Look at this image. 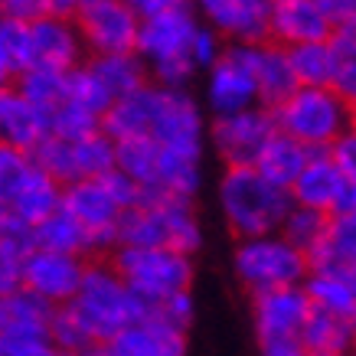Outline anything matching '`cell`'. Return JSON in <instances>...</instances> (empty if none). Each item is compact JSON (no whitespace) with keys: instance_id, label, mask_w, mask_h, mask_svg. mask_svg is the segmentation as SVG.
Listing matches in <instances>:
<instances>
[{"instance_id":"51","label":"cell","mask_w":356,"mask_h":356,"mask_svg":"<svg viewBox=\"0 0 356 356\" xmlns=\"http://www.w3.org/2000/svg\"><path fill=\"white\" fill-rule=\"evenodd\" d=\"M311 356H340V353H311Z\"/></svg>"},{"instance_id":"16","label":"cell","mask_w":356,"mask_h":356,"mask_svg":"<svg viewBox=\"0 0 356 356\" xmlns=\"http://www.w3.org/2000/svg\"><path fill=\"white\" fill-rule=\"evenodd\" d=\"M353 184H346L340 170L334 167V161L327 157V151H311L304 170L298 173V180L291 184V203L324 213V216H340L346 200H350Z\"/></svg>"},{"instance_id":"39","label":"cell","mask_w":356,"mask_h":356,"mask_svg":"<svg viewBox=\"0 0 356 356\" xmlns=\"http://www.w3.org/2000/svg\"><path fill=\"white\" fill-rule=\"evenodd\" d=\"M327 157L334 161V167L340 170V177H343L346 184L356 186V134H350V131H346L343 138H337L334 144H330Z\"/></svg>"},{"instance_id":"9","label":"cell","mask_w":356,"mask_h":356,"mask_svg":"<svg viewBox=\"0 0 356 356\" xmlns=\"http://www.w3.org/2000/svg\"><path fill=\"white\" fill-rule=\"evenodd\" d=\"M72 23L92 56H128L138 46L140 17L128 0H82Z\"/></svg>"},{"instance_id":"37","label":"cell","mask_w":356,"mask_h":356,"mask_svg":"<svg viewBox=\"0 0 356 356\" xmlns=\"http://www.w3.org/2000/svg\"><path fill=\"white\" fill-rule=\"evenodd\" d=\"M49 346H53L56 353H92V350H98L92 343V337L86 334V327L79 324V317L69 311V304L53 307V317H49Z\"/></svg>"},{"instance_id":"53","label":"cell","mask_w":356,"mask_h":356,"mask_svg":"<svg viewBox=\"0 0 356 356\" xmlns=\"http://www.w3.org/2000/svg\"><path fill=\"white\" fill-rule=\"evenodd\" d=\"M88 356H102V353H98V350H92V353H88Z\"/></svg>"},{"instance_id":"33","label":"cell","mask_w":356,"mask_h":356,"mask_svg":"<svg viewBox=\"0 0 356 356\" xmlns=\"http://www.w3.org/2000/svg\"><path fill=\"white\" fill-rule=\"evenodd\" d=\"M327 46H330V86L327 88H334L346 108L356 111V43L334 33Z\"/></svg>"},{"instance_id":"5","label":"cell","mask_w":356,"mask_h":356,"mask_svg":"<svg viewBox=\"0 0 356 356\" xmlns=\"http://www.w3.org/2000/svg\"><path fill=\"white\" fill-rule=\"evenodd\" d=\"M69 311L86 327L92 343L105 346L128 324L140 321L147 314V307L128 291V284L115 275L108 261H88L76 298L69 301Z\"/></svg>"},{"instance_id":"4","label":"cell","mask_w":356,"mask_h":356,"mask_svg":"<svg viewBox=\"0 0 356 356\" xmlns=\"http://www.w3.org/2000/svg\"><path fill=\"white\" fill-rule=\"evenodd\" d=\"M203 23L196 20L193 7L173 13H161L151 20H140L138 30V46L134 53L144 65H147V79H154L151 86L161 88H184L193 79V40Z\"/></svg>"},{"instance_id":"13","label":"cell","mask_w":356,"mask_h":356,"mask_svg":"<svg viewBox=\"0 0 356 356\" xmlns=\"http://www.w3.org/2000/svg\"><path fill=\"white\" fill-rule=\"evenodd\" d=\"M271 134H275V121H271V111L265 108L226 115V118H216L209 128L213 151L219 154V161L226 167H255Z\"/></svg>"},{"instance_id":"3","label":"cell","mask_w":356,"mask_h":356,"mask_svg":"<svg viewBox=\"0 0 356 356\" xmlns=\"http://www.w3.org/2000/svg\"><path fill=\"white\" fill-rule=\"evenodd\" d=\"M291 206V193L271 186L265 177L255 173V167H226L219 180V209L238 242L278 236Z\"/></svg>"},{"instance_id":"34","label":"cell","mask_w":356,"mask_h":356,"mask_svg":"<svg viewBox=\"0 0 356 356\" xmlns=\"http://www.w3.org/2000/svg\"><path fill=\"white\" fill-rule=\"evenodd\" d=\"M36 173H40V167L33 161V154L0 144V206L7 209V206L33 184Z\"/></svg>"},{"instance_id":"10","label":"cell","mask_w":356,"mask_h":356,"mask_svg":"<svg viewBox=\"0 0 356 356\" xmlns=\"http://www.w3.org/2000/svg\"><path fill=\"white\" fill-rule=\"evenodd\" d=\"M59 209L69 213L79 226L86 229V236L92 238L95 255L111 252L115 248V232H118V219H121V203L111 196V190L105 186V180H79V184L63 186V200Z\"/></svg>"},{"instance_id":"32","label":"cell","mask_w":356,"mask_h":356,"mask_svg":"<svg viewBox=\"0 0 356 356\" xmlns=\"http://www.w3.org/2000/svg\"><path fill=\"white\" fill-rule=\"evenodd\" d=\"M65 76H69V72L26 69V72L13 82V88H17V92L30 102V105H36L43 115H49L56 105H63V102H65Z\"/></svg>"},{"instance_id":"20","label":"cell","mask_w":356,"mask_h":356,"mask_svg":"<svg viewBox=\"0 0 356 356\" xmlns=\"http://www.w3.org/2000/svg\"><path fill=\"white\" fill-rule=\"evenodd\" d=\"M46 134L49 124L43 111L30 105L13 86H0V144L33 154Z\"/></svg>"},{"instance_id":"50","label":"cell","mask_w":356,"mask_h":356,"mask_svg":"<svg viewBox=\"0 0 356 356\" xmlns=\"http://www.w3.org/2000/svg\"><path fill=\"white\" fill-rule=\"evenodd\" d=\"M350 327H353V353H356V317L350 321Z\"/></svg>"},{"instance_id":"52","label":"cell","mask_w":356,"mask_h":356,"mask_svg":"<svg viewBox=\"0 0 356 356\" xmlns=\"http://www.w3.org/2000/svg\"><path fill=\"white\" fill-rule=\"evenodd\" d=\"M0 356H7V350H3V340H0Z\"/></svg>"},{"instance_id":"22","label":"cell","mask_w":356,"mask_h":356,"mask_svg":"<svg viewBox=\"0 0 356 356\" xmlns=\"http://www.w3.org/2000/svg\"><path fill=\"white\" fill-rule=\"evenodd\" d=\"M209 26L229 43L259 46L268 40L271 30V0H229Z\"/></svg>"},{"instance_id":"35","label":"cell","mask_w":356,"mask_h":356,"mask_svg":"<svg viewBox=\"0 0 356 356\" xmlns=\"http://www.w3.org/2000/svg\"><path fill=\"white\" fill-rule=\"evenodd\" d=\"M327 222H330V216H324V213H314V209H304V206H291V213L284 216L278 236L288 245L298 248V252L311 255L314 248L321 245V238H324Z\"/></svg>"},{"instance_id":"14","label":"cell","mask_w":356,"mask_h":356,"mask_svg":"<svg viewBox=\"0 0 356 356\" xmlns=\"http://www.w3.org/2000/svg\"><path fill=\"white\" fill-rule=\"evenodd\" d=\"M86 265L88 261L76 259V255H59V252L33 248L30 255L23 259L20 288L36 294L49 307H63V304H69L76 298L82 275H86Z\"/></svg>"},{"instance_id":"28","label":"cell","mask_w":356,"mask_h":356,"mask_svg":"<svg viewBox=\"0 0 356 356\" xmlns=\"http://www.w3.org/2000/svg\"><path fill=\"white\" fill-rule=\"evenodd\" d=\"M301 343L307 353H340V356H353V327L343 317L334 314L314 311L301 330Z\"/></svg>"},{"instance_id":"24","label":"cell","mask_w":356,"mask_h":356,"mask_svg":"<svg viewBox=\"0 0 356 356\" xmlns=\"http://www.w3.org/2000/svg\"><path fill=\"white\" fill-rule=\"evenodd\" d=\"M311 151L301 147L298 140H291L288 134H271L268 144L261 147L259 161H255V173L265 177L271 186H278V190H291V184L298 180V173L304 170V163H307Z\"/></svg>"},{"instance_id":"44","label":"cell","mask_w":356,"mask_h":356,"mask_svg":"<svg viewBox=\"0 0 356 356\" xmlns=\"http://www.w3.org/2000/svg\"><path fill=\"white\" fill-rule=\"evenodd\" d=\"M226 3H229V0H196V7L206 13V20H213V17H216V13L222 10Z\"/></svg>"},{"instance_id":"26","label":"cell","mask_w":356,"mask_h":356,"mask_svg":"<svg viewBox=\"0 0 356 356\" xmlns=\"http://www.w3.org/2000/svg\"><path fill=\"white\" fill-rule=\"evenodd\" d=\"M33 248L59 252V255H76V259L95 255L92 238L86 236V229L79 226L69 213H63V209H56L53 216H46L40 226H33Z\"/></svg>"},{"instance_id":"29","label":"cell","mask_w":356,"mask_h":356,"mask_svg":"<svg viewBox=\"0 0 356 356\" xmlns=\"http://www.w3.org/2000/svg\"><path fill=\"white\" fill-rule=\"evenodd\" d=\"M69 157H72V184L98 180L115 170V140L105 131H95L88 138L69 140Z\"/></svg>"},{"instance_id":"48","label":"cell","mask_w":356,"mask_h":356,"mask_svg":"<svg viewBox=\"0 0 356 356\" xmlns=\"http://www.w3.org/2000/svg\"><path fill=\"white\" fill-rule=\"evenodd\" d=\"M350 134H356V111L350 115Z\"/></svg>"},{"instance_id":"38","label":"cell","mask_w":356,"mask_h":356,"mask_svg":"<svg viewBox=\"0 0 356 356\" xmlns=\"http://www.w3.org/2000/svg\"><path fill=\"white\" fill-rule=\"evenodd\" d=\"M151 314H157L161 321H167L170 327H177V330H190V324H193L196 317V304H193V294H177V298H170V301H163L161 307H154Z\"/></svg>"},{"instance_id":"18","label":"cell","mask_w":356,"mask_h":356,"mask_svg":"<svg viewBox=\"0 0 356 356\" xmlns=\"http://www.w3.org/2000/svg\"><path fill=\"white\" fill-rule=\"evenodd\" d=\"M102 356H186V330H177L157 314H144L140 321L128 324L115 334L105 346H98Z\"/></svg>"},{"instance_id":"45","label":"cell","mask_w":356,"mask_h":356,"mask_svg":"<svg viewBox=\"0 0 356 356\" xmlns=\"http://www.w3.org/2000/svg\"><path fill=\"white\" fill-rule=\"evenodd\" d=\"M334 33H340V36H346V40H353L356 43V17H350V20H346L343 26H337Z\"/></svg>"},{"instance_id":"27","label":"cell","mask_w":356,"mask_h":356,"mask_svg":"<svg viewBox=\"0 0 356 356\" xmlns=\"http://www.w3.org/2000/svg\"><path fill=\"white\" fill-rule=\"evenodd\" d=\"M157 154H161V147L147 138L115 140V170L124 173L140 190V196H151L154 173H157Z\"/></svg>"},{"instance_id":"42","label":"cell","mask_w":356,"mask_h":356,"mask_svg":"<svg viewBox=\"0 0 356 356\" xmlns=\"http://www.w3.org/2000/svg\"><path fill=\"white\" fill-rule=\"evenodd\" d=\"M79 3H82V0H33L36 17H65V20H72V13L79 10Z\"/></svg>"},{"instance_id":"2","label":"cell","mask_w":356,"mask_h":356,"mask_svg":"<svg viewBox=\"0 0 356 356\" xmlns=\"http://www.w3.org/2000/svg\"><path fill=\"white\" fill-rule=\"evenodd\" d=\"M170 248L193 259L203 245V229L193 200L177 196H140L138 206L124 209L115 232V248Z\"/></svg>"},{"instance_id":"30","label":"cell","mask_w":356,"mask_h":356,"mask_svg":"<svg viewBox=\"0 0 356 356\" xmlns=\"http://www.w3.org/2000/svg\"><path fill=\"white\" fill-rule=\"evenodd\" d=\"M30 69V23L0 17V86H13Z\"/></svg>"},{"instance_id":"36","label":"cell","mask_w":356,"mask_h":356,"mask_svg":"<svg viewBox=\"0 0 356 356\" xmlns=\"http://www.w3.org/2000/svg\"><path fill=\"white\" fill-rule=\"evenodd\" d=\"M46 124H49L53 138H63V140H79V138H88V134L102 131V118L92 115L88 108H82V105H76L72 98H65L63 105H56L46 115Z\"/></svg>"},{"instance_id":"43","label":"cell","mask_w":356,"mask_h":356,"mask_svg":"<svg viewBox=\"0 0 356 356\" xmlns=\"http://www.w3.org/2000/svg\"><path fill=\"white\" fill-rule=\"evenodd\" d=\"M259 350L261 356H311L301 340H268V343H259Z\"/></svg>"},{"instance_id":"7","label":"cell","mask_w":356,"mask_h":356,"mask_svg":"<svg viewBox=\"0 0 356 356\" xmlns=\"http://www.w3.org/2000/svg\"><path fill=\"white\" fill-rule=\"evenodd\" d=\"M350 115L334 88H294L271 111V121L278 134H288L307 151H330V144L350 131Z\"/></svg>"},{"instance_id":"23","label":"cell","mask_w":356,"mask_h":356,"mask_svg":"<svg viewBox=\"0 0 356 356\" xmlns=\"http://www.w3.org/2000/svg\"><path fill=\"white\" fill-rule=\"evenodd\" d=\"M88 72L98 79V86L105 88V95L111 98V105L121 102V98L134 95L138 88H144L151 79H147V65L138 59V53L128 56H92L86 59Z\"/></svg>"},{"instance_id":"21","label":"cell","mask_w":356,"mask_h":356,"mask_svg":"<svg viewBox=\"0 0 356 356\" xmlns=\"http://www.w3.org/2000/svg\"><path fill=\"white\" fill-rule=\"evenodd\" d=\"M252 76L259 88V108L265 111H275L298 88L291 63H288V49L271 40L252 46Z\"/></svg>"},{"instance_id":"40","label":"cell","mask_w":356,"mask_h":356,"mask_svg":"<svg viewBox=\"0 0 356 356\" xmlns=\"http://www.w3.org/2000/svg\"><path fill=\"white\" fill-rule=\"evenodd\" d=\"M222 36H219L213 26H200V33H196V40H193V65L196 69H209V65L216 63L219 56H222Z\"/></svg>"},{"instance_id":"25","label":"cell","mask_w":356,"mask_h":356,"mask_svg":"<svg viewBox=\"0 0 356 356\" xmlns=\"http://www.w3.org/2000/svg\"><path fill=\"white\" fill-rule=\"evenodd\" d=\"M301 288L314 311L334 314L343 321L356 317V284L340 271H311Z\"/></svg>"},{"instance_id":"17","label":"cell","mask_w":356,"mask_h":356,"mask_svg":"<svg viewBox=\"0 0 356 356\" xmlns=\"http://www.w3.org/2000/svg\"><path fill=\"white\" fill-rule=\"evenodd\" d=\"M86 46L76 23L65 17H36L30 20V69H49V72H72L82 65Z\"/></svg>"},{"instance_id":"31","label":"cell","mask_w":356,"mask_h":356,"mask_svg":"<svg viewBox=\"0 0 356 356\" xmlns=\"http://www.w3.org/2000/svg\"><path fill=\"white\" fill-rule=\"evenodd\" d=\"M294 82L298 88H327L330 86V46L327 43H301L288 49Z\"/></svg>"},{"instance_id":"49","label":"cell","mask_w":356,"mask_h":356,"mask_svg":"<svg viewBox=\"0 0 356 356\" xmlns=\"http://www.w3.org/2000/svg\"><path fill=\"white\" fill-rule=\"evenodd\" d=\"M36 356H63V353H56L53 346H49V350H43V353H36Z\"/></svg>"},{"instance_id":"46","label":"cell","mask_w":356,"mask_h":356,"mask_svg":"<svg viewBox=\"0 0 356 356\" xmlns=\"http://www.w3.org/2000/svg\"><path fill=\"white\" fill-rule=\"evenodd\" d=\"M340 216H350L356 222V186H353V193H350V200H346V209L340 213Z\"/></svg>"},{"instance_id":"6","label":"cell","mask_w":356,"mask_h":356,"mask_svg":"<svg viewBox=\"0 0 356 356\" xmlns=\"http://www.w3.org/2000/svg\"><path fill=\"white\" fill-rule=\"evenodd\" d=\"M108 265L115 268L128 291L147 311L161 307L177 294H186L193 284V259H186L170 248H111Z\"/></svg>"},{"instance_id":"12","label":"cell","mask_w":356,"mask_h":356,"mask_svg":"<svg viewBox=\"0 0 356 356\" xmlns=\"http://www.w3.org/2000/svg\"><path fill=\"white\" fill-rule=\"evenodd\" d=\"M49 317L53 307L23 288L0 294V340L7 356H36L49 350Z\"/></svg>"},{"instance_id":"11","label":"cell","mask_w":356,"mask_h":356,"mask_svg":"<svg viewBox=\"0 0 356 356\" xmlns=\"http://www.w3.org/2000/svg\"><path fill=\"white\" fill-rule=\"evenodd\" d=\"M206 72H209L206 98H209V108L216 111V118L259 108V88L252 76V46L229 43Z\"/></svg>"},{"instance_id":"15","label":"cell","mask_w":356,"mask_h":356,"mask_svg":"<svg viewBox=\"0 0 356 356\" xmlns=\"http://www.w3.org/2000/svg\"><path fill=\"white\" fill-rule=\"evenodd\" d=\"M311 317V301L304 288H278V291L252 294V321L259 343L268 340H301V330Z\"/></svg>"},{"instance_id":"1","label":"cell","mask_w":356,"mask_h":356,"mask_svg":"<svg viewBox=\"0 0 356 356\" xmlns=\"http://www.w3.org/2000/svg\"><path fill=\"white\" fill-rule=\"evenodd\" d=\"M102 131L111 140L147 138L161 151L203 157V111L186 88H161L147 82L102 115Z\"/></svg>"},{"instance_id":"47","label":"cell","mask_w":356,"mask_h":356,"mask_svg":"<svg viewBox=\"0 0 356 356\" xmlns=\"http://www.w3.org/2000/svg\"><path fill=\"white\" fill-rule=\"evenodd\" d=\"M7 222H10V213H7V209H3V206H0V229L7 226Z\"/></svg>"},{"instance_id":"41","label":"cell","mask_w":356,"mask_h":356,"mask_svg":"<svg viewBox=\"0 0 356 356\" xmlns=\"http://www.w3.org/2000/svg\"><path fill=\"white\" fill-rule=\"evenodd\" d=\"M128 7L138 13L140 20H151V17H161V13L193 7V0H128Z\"/></svg>"},{"instance_id":"8","label":"cell","mask_w":356,"mask_h":356,"mask_svg":"<svg viewBox=\"0 0 356 356\" xmlns=\"http://www.w3.org/2000/svg\"><path fill=\"white\" fill-rule=\"evenodd\" d=\"M232 268L248 294L301 288L304 278L311 275L307 255L288 245L281 236L242 238L236 245V255H232Z\"/></svg>"},{"instance_id":"19","label":"cell","mask_w":356,"mask_h":356,"mask_svg":"<svg viewBox=\"0 0 356 356\" xmlns=\"http://www.w3.org/2000/svg\"><path fill=\"white\" fill-rule=\"evenodd\" d=\"M334 36V26L321 10V0H271V43L301 46V43H327Z\"/></svg>"}]
</instances>
